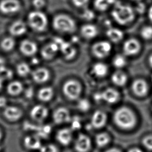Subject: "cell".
<instances>
[{
    "instance_id": "cell-42",
    "label": "cell",
    "mask_w": 152,
    "mask_h": 152,
    "mask_svg": "<svg viewBox=\"0 0 152 152\" xmlns=\"http://www.w3.org/2000/svg\"><path fill=\"white\" fill-rule=\"evenodd\" d=\"M7 101L4 96H0V108H4L7 106Z\"/></svg>"
},
{
    "instance_id": "cell-40",
    "label": "cell",
    "mask_w": 152,
    "mask_h": 152,
    "mask_svg": "<svg viewBox=\"0 0 152 152\" xmlns=\"http://www.w3.org/2000/svg\"><path fill=\"white\" fill-rule=\"evenodd\" d=\"M70 121L71 122V129L72 130H77L80 128V121L78 118L75 117L72 119L71 118Z\"/></svg>"
},
{
    "instance_id": "cell-26",
    "label": "cell",
    "mask_w": 152,
    "mask_h": 152,
    "mask_svg": "<svg viewBox=\"0 0 152 152\" xmlns=\"http://www.w3.org/2000/svg\"><path fill=\"white\" fill-rule=\"evenodd\" d=\"M128 63V57L123 53L115 55L112 59V64L116 69L123 70L127 66Z\"/></svg>"
},
{
    "instance_id": "cell-29",
    "label": "cell",
    "mask_w": 152,
    "mask_h": 152,
    "mask_svg": "<svg viewBox=\"0 0 152 152\" xmlns=\"http://www.w3.org/2000/svg\"><path fill=\"white\" fill-rule=\"evenodd\" d=\"M23 86L21 83L18 81L11 82L7 86V91L9 94L12 96H17L23 91Z\"/></svg>"
},
{
    "instance_id": "cell-44",
    "label": "cell",
    "mask_w": 152,
    "mask_h": 152,
    "mask_svg": "<svg viewBox=\"0 0 152 152\" xmlns=\"http://www.w3.org/2000/svg\"><path fill=\"white\" fill-rule=\"evenodd\" d=\"M147 14H148V20L152 23V5L148 9Z\"/></svg>"
},
{
    "instance_id": "cell-15",
    "label": "cell",
    "mask_w": 152,
    "mask_h": 152,
    "mask_svg": "<svg viewBox=\"0 0 152 152\" xmlns=\"http://www.w3.org/2000/svg\"><path fill=\"white\" fill-rule=\"evenodd\" d=\"M3 115L7 120L14 122L21 118L23 116V112L19 108L13 106H9L4 108Z\"/></svg>"
},
{
    "instance_id": "cell-4",
    "label": "cell",
    "mask_w": 152,
    "mask_h": 152,
    "mask_svg": "<svg viewBox=\"0 0 152 152\" xmlns=\"http://www.w3.org/2000/svg\"><path fill=\"white\" fill-rule=\"evenodd\" d=\"M28 21L30 27L37 32H43L48 25L47 15L39 10L32 11L28 14Z\"/></svg>"
},
{
    "instance_id": "cell-45",
    "label": "cell",
    "mask_w": 152,
    "mask_h": 152,
    "mask_svg": "<svg viewBox=\"0 0 152 152\" xmlns=\"http://www.w3.org/2000/svg\"><path fill=\"white\" fill-rule=\"evenodd\" d=\"M148 63L150 67L152 68V54H151L148 58Z\"/></svg>"
},
{
    "instance_id": "cell-49",
    "label": "cell",
    "mask_w": 152,
    "mask_h": 152,
    "mask_svg": "<svg viewBox=\"0 0 152 152\" xmlns=\"http://www.w3.org/2000/svg\"><path fill=\"white\" fill-rule=\"evenodd\" d=\"M2 130H1V129H0V141H1V140L2 139Z\"/></svg>"
},
{
    "instance_id": "cell-5",
    "label": "cell",
    "mask_w": 152,
    "mask_h": 152,
    "mask_svg": "<svg viewBox=\"0 0 152 152\" xmlns=\"http://www.w3.org/2000/svg\"><path fill=\"white\" fill-rule=\"evenodd\" d=\"M112 51V43L108 40L97 41L91 48V52L93 56L99 59H104L108 57Z\"/></svg>"
},
{
    "instance_id": "cell-11",
    "label": "cell",
    "mask_w": 152,
    "mask_h": 152,
    "mask_svg": "<svg viewBox=\"0 0 152 152\" xmlns=\"http://www.w3.org/2000/svg\"><path fill=\"white\" fill-rule=\"evenodd\" d=\"M99 34V30L96 26L91 23L85 24L81 27L80 34L86 40H92Z\"/></svg>"
},
{
    "instance_id": "cell-16",
    "label": "cell",
    "mask_w": 152,
    "mask_h": 152,
    "mask_svg": "<svg viewBox=\"0 0 152 152\" xmlns=\"http://www.w3.org/2000/svg\"><path fill=\"white\" fill-rule=\"evenodd\" d=\"M20 50L23 55L27 56H32L38 51V46L36 43L32 41L25 40L21 42Z\"/></svg>"
},
{
    "instance_id": "cell-43",
    "label": "cell",
    "mask_w": 152,
    "mask_h": 152,
    "mask_svg": "<svg viewBox=\"0 0 152 152\" xmlns=\"http://www.w3.org/2000/svg\"><path fill=\"white\" fill-rule=\"evenodd\" d=\"M86 12L87 13H85L84 17L86 18H87V19H92L93 18V17L95 16V15H94V14L93 12L88 11Z\"/></svg>"
},
{
    "instance_id": "cell-17",
    "label": "cell",
    "mask_w": 152,
    "mask_h": 152,
    "mask_svg": "<svg viewBox=\"0 0 152 152\" xmlns=\"http://www.w3.org/2000/svg\"><path fill=\"white\" fill-rule=\"evenodd\" d=\"M50 74L48 70L44 68H40L34 70L32 72V78L36 83L41 84L49 80Z\"/></svg>"
},
{
    "instance_id": "cell-3",
    "label": "cell",
    "mask_w": 152,
    "mask_h": 152,
    "mask_svg": "<svg viewBox=\"0 0 152 152\" xmlns=\"http://www.w3.org/2000/svg\"><path fill=\"white\" fill-rule=\"evenodd\" d=\"M53 27L63 34H72L76 31L77 25L73 18L64 14L56 16L53 19Z\"/></svg>"
},
{
    "instance_id": "cell-1",
    "label": "cell",
    "mask_w": 152,
    "mask_h": 152,
    "mask_svg": "<svg viewBox=\"0 0 152 152\" xmlns=\"http://www.w3.org/2000/svg\"><path fill=\"white\" fill-rule=\"evenodd\" d=\"M112 9V19L119 25H129L135 19V9L129 5L116 3Z\"/></svg>"
},
{
    "instance_id": "cell-38",
    "label": "cell",
    "mask_w": 152,
    "mask_h": 152,
    "mask_svg": "<svg viewBox=\"0 0 152 152\" xmlns=\"http://www.w3.org/2000/svg\"><path fill=\"white\" fill-rule=\"evenodd\" d=\"M75 7L79 9H84L89 4L90 0H72Z\"/></svg>"
},
{
    "instance_id": "cell-36",
    "label": "cell",
    "mask_w": 152,
    "mask_h": 152,
    "mask_svg": "<svg viewBox=\"0 0 152 152\" xmlns=\"http://www.w3.org/2000/svg\"><path fill=\"white\" fill-rule=\"evenodd\" d=\"M90 104L86 99H81L79 100L78 103V108L79 110L83 112H86L90 109Z\"/></svg>"
},
{
    "instance_id": "cell-27",
    "label": "cell",
    "mask_w": 152,
    "mask_h": 152,
    "mask_svg": "<svg viewBox=\"0 0 152 152\" xmlns=\"http://www.w3.org/2000/svg\"><path fill=\"white\" fill-rule=\"evenodd\" d=\"M116 3L115 0H94L93 5L96 10L103 12L111 7H113Z\"/></svg>"
},
{
    "instance_id": "cell-37",
    "label": "cell",
    "mask_w": 152,
    "mask_h": 152,
    "mask_svg": "<svg viewBox=\"0 0 152 152\" xmlns=\"http://www.w3.org/2000/svg\"><path fill=\"white\" fill-rule=\"evenodd\" d=\"M39 150L40 152H58L57 147L52 144L42 145Z\"/></svg>"
},
{
    "instance_id": "cell-21",
    "label": "cell",
    "mask_w": 152,
    "mask_h": 152,
    "mask_svg": "<svg viewBox=\"0 0 152 152\" xmlns=\"http://www.w3.org/2000/svg\"><path fill=\"white\" fill-rule=\"evenodd\" d=\"M23 144L28 150H40L42 146L41 138L36 134L28 135L25 138Z\"/></svg>"
},
{
    "instance_id": "cell-50",
    "label": "cell",
    "mask_w": 152,
    "mask_h": 152,
    "mask_svg": "<svg viewBox=\"0 0 152 152\" xmlns=\"http://www.w3.org/2000/svg\"><path fill=\"white\" fill-rule=\"evenodd\" d=\"M133 1H135L136 2H141L142 0H132Z\"/></svg>"
},
{
    "instance_id": "cell-23",
    "label": "cell",
    "mask_w": 152,
    "mask_h": 152,
    "mask_svg": "<svg viewBox=\"0 0 152 152\" xmlns=\"http://www.w3.org/2000/svg\"><path fill=\"white\" fill-rule=\"evenodd\" d=\"M102 99L109 104L116 103L120 98L118 92L113 88H108L102 92Z\"/></svg>"
},
{
    "instance_id": "cell-20",
    "label": "cell",
    "mask_w": 152,
    "mask_h": 152,
    "mask_svg": "<svg viewBox=\"0 0 152 152\" xmlns=\"http://www.w3.org/2000/svg\"><path fill=\"white\" fill-rule=\"evenodd\" d=\"M72 139V130L69 128H64L58 131L56 134V140L63 145H69Z\"/></svg>"
},
{
    "instance_id": "cell-28",
    "label": "cell",
    "mask_w": 152,
    "mask_h": 152,
    "mask_svg": "<svg viewBox=\"0 0 152 152\" xmlns=\"http://www.w3.org/2000/svg\"><path fill=\"white\" fill-rule=\"evenodd\" d=\"M54 90L50 87H46L41 89L38 93V99L41 101L47 102L51 100L53 97Z\"/></svg>"
},
{
    "instance_id": "cell-39",
    "label": "cell",
    "mask_w": 152,
    "mask_h": 152,
    "mask_svg": "<svg viewBox=\"0 0 152 152\" xmlns=\"http://www.w3.org/2000/svg\"><path fill=\"white\" fill-rule=\"evenodd\" d=\"M143 144L147 149L152 151V135H148L144 138Z\"/></svg>"
},
{
    "instance_id": "cell-24",
    "label": "cell",
    "mask_w": 152,
    "mask_h": 152,
    "mask_svg": "<svg viewBox=\"0 0 152 152\" xmlns=\"http://www.w3.org/2000/svg\"><path fill=\"white\" fill-rule=\"evenodd\" d=\"M27 31V27L24 22L21 20L15 21L10 28V32L14 37L23 36Z\"/></svg>"
},
{
    "instance_id": "cell-8",
    "label": "cell",
    "mask_w": 152,
    "mask_h": 152,
    "mask_svg": "<svg viewBox=\"0 0 152 152\" xmlns=\"http://www.w3.org/2000/svg\"><path fill=\"white\" fill-rule=\"evenodd\" d=\"M21 5L18 0H2L0 2V11L5 14H12L18 12Z\"/></svg>"
},
{
    "instance_id": "cell-41",
    "label": "cell",
    "mask_w": 152,
    "mask_h": 152,
    "mask_svg": "<svg viewBox=\"0 0 152 152\" xmlns=\"http://www.w3.org/2000/svg\"><path fill=\"white\" fill-rule=\"evenodd\" d=\"M32 4L37 10H39L45 7V0H33Z\"/></svg>"
},
{
    "instance_id": "cell-18",
    "label": "cell",
    "mask_w": 152,
    "mask_h": 152,
    "mask_svg": "<svg viewBox=\"0 0 152 152\" xmlns=\"http://www.w3.org/2000/svg\"><path fill=\"white\" fill-rule=\"evenodd\" d=\"M109 72V67L105 63L98 61L94 64L91 67V72L93 75L98 78H103L107 76Z\"/></svg>"
},
{
    "instance_id": "cell-46",
    "label": "cell",
    "mask_w": 152,
    "mask_h": 152,
    "mask_svg": "<svg viewBox=\"0 0 152 152\" xmlns=\"http://www.w3.org/2000/svg\"><path fill=\"white\" fill-rule=\"evenodd\" d=\"M105 152H121V151L117 149V148H110V150H108L107 151H106Z\"/></svg>"
},
{
    "instance_id": "cell-25",
    "label": "cell",
    "mask_w": 152,
    "mask_h": 152,
    "mask_svg": "<svg viewBox=\"0 0 152 152\" xmlns=\"http://www.w3.org/2000/svg\"><path fill=\"white\" fill-rule=\"evenodd\" d=\"M59 50L58 45L56 43H51L45 45L42 50V55L45 59H50L56 55Z\"/></svg>"
},
{
    "instance_id": "cell-30",
    "label": "cell",
    "mask_w": 152,
    "mask_h": 152,
    "mask_svg": "<svg viewBox=\"0 0 152 152\" xmlns=\"http://www.w3.org/2000/svg\"><path fill=\"white\" fill-rule=\"evenodd\" d=\"M34 131L36 132V135L41 138H46L51 134L52 128L49 125H40L36 127Z\"/></svg>"
},
{
    "instance_id": "cell-6",
    "label": "cell",
    "mask_w": 152,
    "mask_h": 152,
    "mask_svg": "<svg viewBox=\"0 0 152 152\" xmlns=\"http://www.w3.org/2000/svg\"><path fill=\"white\" fill-rule=\"evenodd\" d=\"M63 91L68 99L75 100L80 96L82 92V87L78 81L71 79L64 83Z\"/></svg>"
},
{
    "instance_id": "cell-9",
    "label": "cell",
    "mask_w": 152,
    "mask_h": 152,
    "mask_svg": "<svg viewBox=\"0 0 152 152\" xmlns=\"http://www.w3.org/2000/svg\"><path fill=\"white\" fill-rule=\"evenodd\" d=\"M48 115V109L42 105L34 106L30 112V116L32 119L38 123H41L45 121Z\"/></svg>"
},
{
    "instance_id": "cell-2",
    "label": "cell",
    "mask_w": 152,
    "mask_h": 152,
    "mask_svg": "<svg viewBox=\"0 0 152 152\" xmlns=\"http://www.w3.org/2000/svg\"><path fill=\"white\" fill-rule=\"evenodd\" d=\"M114 120L115 124L121 129L130 130L136 124V117L133 112L127 107H121L114 113Z\"/></svg>"
},
{
    "instance_id": "cell-51",
    "label": "cell",
    "mask_w": 152,
    "mask_h": 152,
    "mask_svg": "<svg viewBox=\"0 0 152 152\" xmlns=\"http://www.w3.org/2000/svg\"><path fill=\"white\" fill-rule=\"evenodd\" d=\"M151 80H152V75H151Z\"/></svg>"
},
{
    "instance_id": "cell-12",
    "label": "cell",
    "mask_w": 152,
    "mask_h": 152,
    "mask_svg": "<svg viewBox=\"0 0 152 152\" xmlns=\"http://www.w3.org/2000/svg\"><path fill=\"white\" fill-rule=\"evenodd\" d=\"M91 146V140L88 136L81 134L77 138L75 148L77 152H88Z\"/></svg>"
},
{
    "instance_id": "cell-35",
    "label": "cell",
    "mask_w": 152,
    "mask_h": 152,
    "mask_svg": "<svg viewBox=\"0 0 152 152\" xmlns=\"http://www.w3.org/2000/svg\"><path fill=\"white\" fill-rule=\"evenodd\" d=\"M61 50L63 54L66 58H72L76 55V50L72 45L65 43V45H62Z\"/></svg>"
},
{
    "instance_id": "cell-19",
    "label": "cell",
    "mask_w": 152,
    "mask_h": 152,
    "mask_svg": "<svg viewBox=\"0 0 152 152\" xmlns=\"http://www.w3.org/2000/svg\"><path fill=\"white\" fill-rule=\"evenodd\" d=\"M111 80L117 86L123 87L127 84L128 76L123 70L116 69L112 75Z\"/></svg>"
},
{
    "instance_id": "cell-10",
    "label": "cell",
    "mask_w": 152,
    "mask_h": 152,
    "mask_svg": "<svg viewBox=\"0 0 152 152\" xmlns=\"http://www.w3.org/2000/svg\"><path fill=\"white\" fill-rule=\"evenodd\" d=\"M148 83L143 79H137L133 81L132 84V90L137 96L143 97L145 96L148 94Z\"/></svg>"
},
{
    "instance_id": "cell-48",
    "label": "cell",
    "mask_w": 152,
    "mask_h": 152,
    "mask_svg": "<svg viewBox=\"0 0 152 152\" xmlns=\"http://www.w3.org/2000/svg\"><path fill=\"white\" fill-rule=\"evenodd\" d=\"M3 86V78L0 77V91L2 89Z\"/></svg>"
},
{
    "instance_id": "cell-14",
    "label": "cell",
    "mask_w": 152,
    "mask_h": 152,
    "mask_svg": "<svg viewBox=\"0 0 152 152\" xmlns=\"http://www.w3.org/2000/svg\"><path fill=\"white\" fill-rule=\"evenodd\" d=\"M53 121L56 124H63L70 122L71 119L69 110L65 107L58 108L54 112Z\"/></svg>"
},
{
    "instance_id": "cell-7",
    "label": "cell",
    "mask_w": 152,
    "mask_h": 152,
    "mask_svg": "<svg viewBox=\"0 0 152 152\" xmlns=\"http://www.w3.org/2000/svg\"><path fill=\"white\" fill-rule=\"evenodd\" d=\"M122 50L123 54L127 57L134 56L141 51V43L136 38H129L123 43Z\"/></svg>"
},
{
    "instance_id": "cell-32",
    "label": "cell",
    "mask_w": 152,
    "mask_h": 152,
    "mask_svg": "<svg viewBox=\"0 0 152 152\" xmlns=\"http://www.w3.org/2000/svg\"><path fill=\"white\" fill-rule=\"evenodd\" d=\"M140 34L141 38L145 41L152 40V25L144 26L140 30Z\"/></svg>"
},
{
    "instance_id": "cell-34",
    "label": "cell",
    "mask_w": 152,
    "mask_h": 152,
    "mask_svg": "<svg viewBox=\"0 0 152 152\" xmlns=\"http://www.w3.org/2000/svg\"><path fill=\"white\" fill-rule=\"evenodd\" d=\"M17 72L21 77H26L31 72V68L29 65L26 63H21L17 65Z\"/></svg>"
},
{
    "instance_id": "cell-22",
    "label": "cell",
    "mask_w": 152,
    "mask_h": 152,
    "mask_svg": "<svg viewBox=\"0 0 152 152\" xmlns=\"http://www.w3.org/2000/svg\"><path fill=\"white\" fill-rule=\"evenodd\" d=\"M107 116L105 113L101 110L94 112L91 119V125L95 128H101L106 125Z\"/></svg>"
},
{
    "instance_id": "cell-31",
    "label": "cell",
    "mask_w": 152,
    "mask_h": 152,
    "mask_svg": "<svg viewBox=\"0 0 152 152\" xmlns=\"http://www.w3.org/2000/svg\"><path fill=\"white\" fill-rule=\"evenodd\" d=\"M15 41L12 37H7L3 39L1 43L2 49L5 51L9 52L13 50L15 47Z\"/></svg>"
},
{
    "instance_id": "cell-33",
    "label": "cell",
    "mask_w": 152,
    "mask_h": 152,
    "mask_svg": "<svg viewBox=\"0 0 152 152\" xmlns=\"http://www.w3.org/2000/svg\"><path fill=\"white\" fill-rule=\"evenodd\" d=\"M95 141L98 146L102 148L109 143L110 137L107 133H99L95 137Z\"/></svg>"
},
{
    "instance_id": "cell-47",
    "label": "cell",
    "mask_w": 152,
    "mask_h": 152,
    "mask_svg": "<svg viewBox=\"0 0 152 152\" xmlns=\"http://www.w3.org/2000/svg\"><path fill=\"white\" fill-rule=\"evenodd\" d=\"M128 152H143L141 150H140L139 148H132V149H131V150L129 151Z\"/></svg>"
},
{
    "instance_id": "cell-13",
    "label": "cell",
    "mask_w": 152,
    "mask_h": 152,
    "mask_svg": "<svg viewBox=\"0 0 152 152\" xmlns=\"http://www.w3.org/2000/svg\"><path fill=\"white\" fill-rule=\"evenodd\" d=\"M106 35L108 40L112 43H118L123 40L125 34L122 30L116 27L108 28L106 32Z\"/></svg>"
}]
</instances>
